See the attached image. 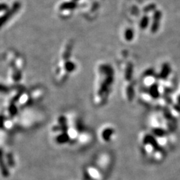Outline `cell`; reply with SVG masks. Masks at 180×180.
<instances>
[{
	"label": "cell",
	"instance_id": "9c48e42d",
	"mask_svg": "<svg viewBox=\"0 0 180 180\" xmlns=\"http://www.w3.org/2000/svg\"><path fill=\"white\" fill-rule=\"evenodd\" d=\"M77 6V3L74 1L66 2L61 3L59 7L60 10H72Z\"/></svg>",
	"mask_w": 180,
	"mask_h": 180
},
{
	"label": "cell",
	"instance_id": "5b68a950",
	"mask_svg": "<svg viewBox=\"0 0 180 180\" xmlns=\"http://www.w3.org/2000/svg\"><path fill=\"white\" fill-rule=\"evenodd\" d=\"M94 138V135L91 131L87 128H84L79 136L76 144L80 147H86L92 142Z\"/></svg>",
	"mask_w": 180,
	"mask_h": 180
},
{
	"label": "cell",
	"instance_id": "6da1fadb",
	"mask_svg": "<svg viewBox=\"0 0 180 180\" xmlns=\"http://www.w3.org/2000/svg\"><path fill=\"white\" fill-rule=\"evenodd\" d=\"M116 72L113 66L106 62H101L95 68V79L91 94L92 103L96 107H102L108 103L114 83Z\"/></svg>",
	"mask_w": 180,
	"mask_h": 180
},
{
	"label": "cell",
	"instance_id": "4fadbf2b",
	"mask_svg": "<svg viewBox=\"0 0 180 180\" xmlns=\"http://www.w3.org/2000/svg\"><path fill=\"white\" fill-rule=\"evenodd\" d=\"M73 1H74V2H76L78 1V0H73Z\"/></svg>",
	"mask_w": 180,
	"mask_h": 180
},
{
	"label": "cell",
	"instance_id": "52a82bcc",
	"mask_svg": "<svg viewBox=\"0 0 180 180\" xmlns=\"http://www.w3.org/2000/svg\"><path fill=\"white\" fill-rule=\"evenodd\" d=\"M112 161V156L110 153L107 152H102L98 155L96 162L102 168L103 167H108Z\"/></svg>",
	"mask_w": 180,
	"mask_h": 180
},
{
	"label": "cell",
	"instance_id": "277c9868",
	"mask_svg": "<svg viewBox=\"0 0 180 180\" xmlns=\"http://www.w3.org/2000/svg\"><path fill=\"white\" fill-rule=\"evenodd\" d=\"M117 131L113 125L105 124L100 127L98 131V137L100 142L104 144L112 143L116 138Z\"/></svg>",
	"mask_w": 180,
	"mask_h": 180
},
{
	"label": "cell",
	"instance_id": "3957f363",
	"mask_svg": "<svg viewBox=\"0 0 180 180\" xmlns=\"http://www.w3.org/2000/svg\"><path fill=\"white\" fill-rule=\"evenodd\" d=\"M77 68L76 61L71 59V55H60L59 59L56 61L54 67V77L55 81L60 84L64 83L69 77L75 73Z\"/></svg>",
	"mask_w": 180,
	"mask_h": 180
},
{
	"label": "cell",
	"instance_id": "ba28073f",
	"mask_svg": "<svg viewBox=\"0 0 180 180\" xmlns=\"http://www.w3.org/2000/svg\"><path fill=\"white\" fill-rule=\"evenodd\" d=\"M161 13L160 11H156L154 14V16H153V20L151 28V31L152 33H156L157 31L159 29L160 26V21L161 20Z\"/></svg>",
	"mask_w": 180,
	"mask_h": 180
},
{
	"label": "cell",
	"instance_id": "30bf717a",
	"mask_svg": "<svg viewBox=\"0 0 180 180\" xmlns=\"http://www.w3.org/2000/svg\"><path fill=\"white\" fill-rule=\"evenodd\" d=\"M124 38L127 42H131L133 40V39L134 38V31L128 28L125 30V32L124 33Z\"/></svg>",
	"mask_w": 180,
	"mask_h": 180
},
{
	"label": "cell",
	"instance_id": "8992f818",
	"mask_svg": "<svg viewBox=\"0 0 180 180\" xmlns=\"http://www.w3.org/2000/svg\"><path fill=\"white\" fill-rule=\"evenodd\" d=\"M20 3L19 2H15L14 5H13L12 7L1 18V25H3L6 23L7 21L10 20L11 17L14 16L16 13L19 11L20 8Z\"/></svg>",
	"mask_w": 180,
	"mask_h": 180
},
{
	"label": "cell",
	"instance_id": "7a4b0ae2",
	"mask_svg": "<svg viewBox=\"0 0 180 180\" xmlns=\"http://www.w3.org/2000/svg\"><path fill=\"white\" fill-rule=\"evenodd\" d=\"M121 79V94L126 102H130L135 95V83L134 80V64L133 61L123 60L119 65Z\"/></svg>",
	"mask_w": 180,
	"mask_h": 180
},
{
	"label": "cell",
	"instance_id": "8fae6325",
	"mask_svg": "<svg viewBox=\"0 0 180 180\" xmlns=\"http://www.w3.org/2000/svg\"><path fill=\"white\" fill-rule=\"evenodd\" d=\"M149 22H150V19L147 16L143 17L141 21H140V27L142 29H146L149 25Z\"/></svg>",
	"mask_w": 180,
	"mask_h": 180
},
{
	"label": "cell",
	"instance_id": "7c38bea8",
	"mask_svg": "<svg viewBox=\"0 0 180 180\" xmlns=\"http://www.w3.org/2000/svg\"><path fill=\"white\" fill-rule=\"evenodd\" d=\"M1 10H2V11H4V10H7V8H8V6L6 5V4H4V3H2V5H1Z\"/></svg>",
	"mask_w": 180,
	"mask_h": 180
}]
</instances>
